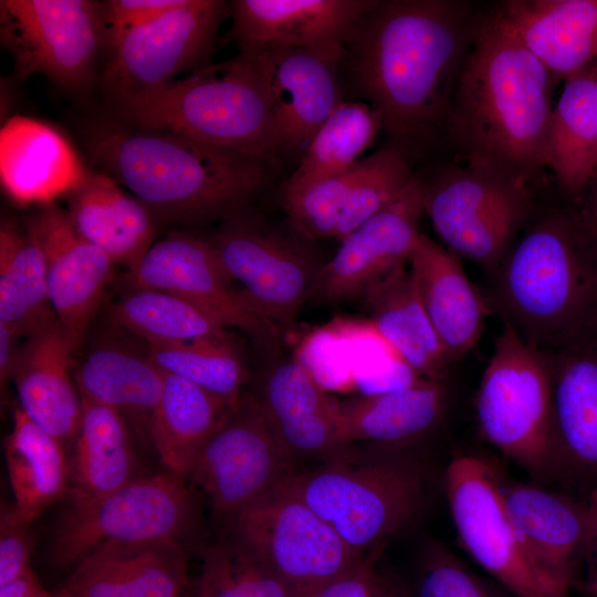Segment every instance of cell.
<instances>
[{"label":"cell","instance_id":"52","mask_svg":"<svg viewBox=\"0 0 597 597\" xmlns=\"http://www.w3.org/2000/svg\"><path fill=\"white\" fill-rule=\"evenodd\" d=\"M376 597H409L405 586L392 575L380 573Z\"/></svg>","mask_w":597,"mask_h":597},{"label":"cell","instance_id":"14","mask_svg":"<svg viewBox=\"0 0 597 597\" xmlns=\"http://www.w3.org/2000/svg\"><path fill=\"white\" fill-rule=\"evenodd\" d=\"M230 4L181 0L125 35L112 50L104 80L113 97L157 87L210 55Z\"/></svg>","mask_w":597,"mask_h":597},{"label":"cell","instance_id":"3","mask_svg":"<svg viewBox=\"0 0 597 597\" xmlns=\"http://www.w3.org/2000/svg\"><path fill=\"white\" fill-rule=\"evenodd\" d=\"M489 277V308L534 348L597 332V219L564 198L540 207Z\"/></svg>","mask_w":597,"mask_h":597},{"label":"cell","instance_id":"43","mask_svg":"<svg viewBox=\"0 0 597 597\" xmlns=\"http://www.w3.org/2000/svg\"><path fill=\"white\" fill-rule=\"evenodd\" d=\"M346 337L355 387L363 396L377 395L417 384V375L377 333L371 323L341 321Z\"/></svg>","mask_w":597,"mask_h":597},{"label":"cell","instance_id":"49","mask_svg":"<svg viewBox=\"0 0 597 597\" xmlns=\"http://www.w3.org/2000/svg\"><path fill=\"white\" fill-rule=\"evenodd\" d=\"M19 339L9 328L0 325V383L2 388L13 379L22 350Z\"/></svg>","mask_w":597,"mask_h":597},{"label":"cell","instance_id":"55","mask_svg":"<svg viewBox=\"0 0 597 597\" xmlns=\"http://www.w3.org/2000/svg\"><path fill=\"white\" fill-rule=\"evenodd\" d=\"M589 72L597 80V61L591 67H589Z\"/></svg>","mask_w":597,"mask_h":597},{"label":"cell","instance_id":"2","mask_svg":"<svg viewBox=\"0 0 597 597\" xmlns=\"http://www.w3.org/2000/svg\"><path fill=\"white\" fill-rule=\"evenodd\" d=\"M85 145L93 163L165 224L198 226L234 218L275 170L238 150L118 119L92 124Z\"/></svg>","mask_w":597,"mask_h":597},{"label":"cell","instance_id":"15","mask_svg":"<svg viewBox=\"0 0 597 597\" xmlns=\"http://www.w3.org/2000/svg\"><path fill=\"white\" fill-rule=\"evenodd\" d=\"M132 290H153L198 302L220 315L230 327L259 339H272L280 327L271 322L224 268L209 239L174 231L153 243L139 262L127 270Z\"/></svg>","mask_w":597,"mask_h":597},{"label":"cell","instance_id":"4","mask_svg":"<svg viewBox=\"0 0 597 597\" xmlns=\"http://www.w3.org/2000/svg\"><path fill=\"white\" fill-rule=\"evenodd\" d=\"M555 76L493 14L462 64L447 128L468 163L534 177L545 167Z\"/></svg>","mask_w":597,"mask_h":597},{"label":"cell","instance_id":"37","mask_svg":"<svg viewBox=\"0 0 597 597\" xmlns=\"http://www.w3.org/2000/svg\"><path fill=\"white\" fill-rule=\"evenodd\" d=\"M4 457L14 505L33 522L49 506L65 499L69 454L64 444L38 426L21 408L4 441Z\"/></svg>","mask_w":597,"mask_h":597},{"label":"cell","instance_id":"13","mask_svg":"<svg viewBox=\"0 0 597 597\" xmlns=\"http://www.w3.org/2000/svg\"><path fill=\"white\" fill-rule=\"evenodd\" d=\"M294 461L279 442L255 398L242 399L197 454L187 480L229 521L284 482Z\"/></svg>","mask_w":597,"mask_h":597},{"label":"cell","instance_id":"5","mask_svg":"<svg viewBox=\"0 0 597 597\" xmlns=\"http://www.w3.org/2000/svg\"><path fill=\"white\" fill-rule=\"evenodd\" d=\"M118 121L167 130L264 160L282 161L279 128L253 55L196 70L167 84L113 97Z\"/></svg>","mask_w":597,"mask_h":597},{"label":"cell","instance_id":"36","mask_svg":"<svg viewBox=\"0 0 597 597\" xmlns=\"http://www.w3.org/2000/svg\"><path fill=\"white\" fill-rule=\"evenodd\" d=\"M57 322L51 306L43 251L23 223L0 226V325L28 338Z\"/></svg>","mask_w":597,"mask_h":597},{"label":"cell","instance_id":"32","mask_svg":"<svg viewBox=\"0 0 597 597\" xmlns=\"http://www.w3.org/2000/svg\"><path fill=\"white\" fill-rule=\"evenodd\" d=\"M545 167L562 197L582 206L597 170V80L589 67L566 78L553 108Z\"/></svg>","mask_w":597,"mask_h":597},{"label":"cell","instance_id":"18","mask_svg":"<svg viewBox=\"0 0 597 597\" xmlns=\"http://www.w3.org/2000/svg\"><path fill=\"white\" fill-rule=\"evenodd\" d=\"M23 223L43 251L51 306L75 352L101 306L116 264L76 231L66 209L44 206Z\"/></svg>","mask_w":597,"mask_h":597},{"label":"cell","instance_id":"8","mask_svg":"<svg viewBox=\"0 0 597 597\" xmlns=\"http://www.w3.org/2000/svg\"><path fill=\"white\" fill-rule=\"evenodd\" d=\"M481 437L531 475L557 473L549 357L509 325L494 341L475 395Z\"/></svg>","mask_w":597,"mask_h":597},{"label":"cell","instance_id":"35","mask_svg":"<svg viewBox=\"0 0 597 597\" xmlns=\"http://www.w3.org/2000/svg\"><path fill=\"white\" fill-rule=\"evenodd\" d=\"M444 402L441 381L417 384L339 404L342 446L356 441L379 447L405 446L429 431Z\"/></svg>","mask_w":597,"mask_h":597},{"label":"cell","instance_id":"34","mask_svg":"<svg viewBox=\"0 0 597 597\" xmlns=\"http://www.w3.org/2000/svg\"><path fill=\"white\" fill-rule=\"evenodd\" d=\"M371 325L401 359L420 377L442 381L450 364L423 308L409 264L364 295Z\"/></svg>","mask_w":597,"mask_h":597},{"label":"cell","instance_id":"29","mask_svg":"<svg viewBox=\"0 0 597 597\" xmlns=\"http://www.w3.org/2000/svg\"><path fill=\"white\" fill-rule=\"evenodd\" d=\"M66 211L84 239L127 270L154 243L156 220L150 210L103 170H87L67 196Z\"/></svg>","mask_w":597,"mask_h":597},{"label":"cell","instance_id":"26","mask_svg":"<svg viewBox=\"0 0 597 597\" xmlns=\"http://www.w3.org/2000/svg\"><path fill=\"white\" fill-rule=\"evenodd\" d=\"M493 15L556 80L597 57V0H510Z\"/></svg>","mask_w":597,"mask_h":597},{"label":"cell","instance_id":"41","mask_svg":"<svg viewBox=\"0 0 597 597\" xmlns=\"http://www.w3.org/2000/svg\"><path fill=\"white\" fill-rule=\"evenodd\" d=\"M415 177L410 160L390 144L360 159L339 212L334 239L343 240L389 205Z\"/></svg>","mask_w":597,"mask_h":597},{"label":"cell","instance_id":"31","mask_svg":"<svg viewBox=\"0 0 597 597\" xmlns=\"http://www.w3.org/2000/svg\"><path fill=\"white\" fill-rule=\"evenodd\" d=\"M81 397L118 413L135 439L150 443V423L160 400L165 373L146 355L104 345L90 352L74 375Z\"/></svg>","mask_w":597,"mask_h":597},{"label":"cell","instance_id":"28","mask_svg":"<svg viewBox=\"0 0 597 597\" xmlns=\"http://www.w3.org/2000/svg\"><path fill=\"white\" fill-rule=\"evenodd\" d=\"M73 354L63 328L55 322L22 344L12 379L19 408L67 451L82 417L81 395L71 375Z\"/></svg>","mask_w":597,"mask_h":597},{"label":"cell","instance_id":"30","mask_svg":"<svg viewBox=\"0 0 597 597\" xmlns=\"http://www.w3.org/2000/svg\"><path fill=\"white\" fill-rule=\"evenodd\" d=\"M82 399V417L69 451V509L92 505L142 474L135 437L125 420L109 408Z\"/></svg>","mask_w":597,"mask_h":597},{"label":"cell","instance_id":"16","mask_svg":"<svg viewBox=\"0 0 597 597\" xmlns=\"http://www.w3.org/2000/svg\"><path fill=\"white\" fill-rule=\"evenodd\" d=\"M241 217L227 220L209 240L262 313L279 327L289 326L312 296L321 266L292 241Z\"/></svg>","mask_w":597,"mask_h":597},{"label":"cell","instance_id":"47","mask_svg":"<svg viewBox=\"0 0 597 597\" xmlns=\"http://www.w3.org/2000/svg\"><path fill=\"white\" fill-rule=\"evenodd\" d=\"M181 0H111L102 6L104 40L114 50L133 30L175 8Z\"/></svg>","mask_w":597,"mask_h":597},{"label":"cell","instance_id":"48","mask_svg":"<svg viewBox=\"0 0 597 597\" xmlns=\"http://www.w3.org/2000/svg\"><path fill=\"white\" fill-rule=\"evenodd\" d=\"M385 547L371 551L354 567L305 597H376L380 574L377 563Z\"/></svg>","mask_w":597,"mask_h":597},{"label":"cell","instance_id":"39","mask_svg":"<svg viewBox=\"0 0 597 597\" xmlns=\"http://www.w3.org/2000/svg\"><path fill=\"white\" fill-rule=\"evenodd\" d=\"M109 316L146 344H176L231 328L222 315L198 302L153 290H132L109 307Z\"/></svg>","mask_w":597,"mask_h":597},{"label":"cell","instance_id":"17","mask_svg":"<svg viewBox=\"0 0 597 597\" xmlns=\"http://www.w3.org/2000/svg\"><path fill=\"white\" fill-rule=\"evenodd\" d=\"M423 214L422 182L415 177L395 200L339 241L335 255L321 266L311 297L332 303L364 296L408 265Z\"/></svg>","mask_w":597,"mask_h":597},{"label":"cell","instance_id":"25","mask_svg":"<svg viewBox=\"0 0 597 597\" xmlns=\"http://www.w3.org/2000/svg\"><path fill=\"white\" fill-rule=\"evenodd\" d=\"M419 297L449 362L478 343L486 300L468 279L459 256L423 233L409 259Z\"/></svg>","mask_w":597,"mask_h":597},{"label":"cell","instance_id":"40","mask_svg":"<svg viewBox=\"0 0 597 597\" xmlns=\"http://www.w3.org/2000/svg\"><path fill=\"white\" fill-rule=\"evenodd\" d=\"M147 352L164 373L231 402L242 401L247 368L241 347L229 329L176 344H147Z\"/></svg>","mask_w":597,"mask_h":597},{"label":"cell","instance_id":"20","mask_svg":"<svg viewBox=\"0 0 597 597\" xmlns=\"http://www.w3.org/2000/svg\"><path fill=\"white\" fill-rule=\"evenodd\" d=\"M501 492L528 558L547 582L568 591L586 561L591 525L588 501H576L534 484L502 480Z\"/></svg>","mask_w":597,"mask_h":597},{"label":"cell","instance_id":"19","mask_svg":"<svg viewBox=\"0 0 597 597\" xmlns=\"http://www.w3.org/2000/svg\"><path fill=\"white\" fill-rule=\"evenodd\" d=\"M345 45L279 49L253 55L276 121L281 156L301 158L342 100Z\"/></svg>","mask_w":597,"mask_h":597},{"label":"cell","instance_id":"56","mask_svg":"<svg viewBox=\"0 0 597 597\" xmlns=\"http://www.w3.org/2000/svg\"><path fill=\"white\" fill-rule=\"evenodd\" d=\"M558 597H567V595L565 594L564 596H558Z\"/></svg>","mask_w":597,"mask_h":597},{"label":"cell","instance_id":"10","mask_svg":"<svg viewBox=\"0 0 597 597\" xmlns=\"http://www.w3.org/2000/svg\"><path fill=\"white\" fill-rule=\"evenodd\" d=\"M186 481L166 470L142 474L92 505L67 507L52 541L51 565L72 568L108 542H182L198 519L197 499Z\"/></svg>","mask_w":597,"mask_h":597},{"label":"cell","instance_id":"44","mask_svg":"<svg viewBox=\"0 0 597 597\" xmlns=\"http://www.w3.org/2000/svg\"><path fill=\"white\" fill-rule=\"evenodd\" d=\"M296 360L327 391L355 387L348 344L338 323L305 336L297 349Z\"/></svg>","mask_w":597,"mask_h":597},{"label":"cell","instance_id":"24","mask_svg":"<svg viewBox=\"0 0 597 597\" xmlns=\"http://www.w3.org/2000/svg\"><path fill=\"white\" fill-rule=\"evenodd\" d=\"M87 170L70 142L49 124L23 115L8 118L0 129V180L20 206L52 205L67 197Z\"/></svg>","mask_w":597,"mask_h":597},{"label":"cell","instance_id":"9","mask_svg":"<svg viewBox=\"0 0 597 597\" xmlns=\"http://www.w3.org/2000/svg\"><path fill=\"white\" fill-rule=\"evenodd\" d=\"M286 480L228 521L229 538L305 597L364 556L350 549Z\"/></svg>","mask_w":597,"mask_h":597},{"label":"cell","instance_id":"23","mask_svg":"<svg viewBox=\"0 0 597 597\" xmlns=\"http://www.w3.org/2000/svg\"><path fill=\"white\" fill-rule=\"evenodd\" d=\"M546 354L557 472L597 478V332Z\"/></svg>","mask_w":597,"mask_h":597},{"label":"cell","instance_id":"33","mask_svg":"<svg viewBox=\"0 0 597 597\" xmlns=\"http://www.w3.org/2000/svg\"><path fill=\"white\" fill-rule=\"evenodd\" d=\"M240 404L165 373L150 423V444L165 470L187 479L200 449Z\"/></svg>","mask_w":597,"mask_h":597},{"label":"cell","instance_id":"11","mask_svg":"<svg viewBox=\"0 0 597 597\" xmlns=\"http://www.w3.org/2000/svg\"><path fill=\"white\" fill-rule=\"evenodd\" d=\"M0 39L17 74H42L67 88L93 80L104 40L102 6L90 0H1Z\"/></svg>","mask_w":597,"mask_h":597},{"label":"cell","instance_id":"42","mask_svg":"<svg viewBox=\"0 0 597 597\" xmlns=\"http://www.w3.org/2000/svg\"><path fill=\"white\" fill-rule=\"evenodd\" d=\"M196 597H301L230 538L206 547Z\"/></svg>","mask_w":597,"mask_h":597},{"label":"cell","instance_id":"1","mask_svg":"<svg viewBox=\"0 0 597 597\" xmlns=\"http://www.w3.org/2000/svg\"><path fill=\"white\" fill-rule=\"evenodd\" d=\"M480 23L462 1L374 0L348 36L341 71L409 160L447 127Z\"/></svg>","mask_w":597,"mask_h":597},{"label":"cell","instance_id":"38","mask_svg":"<svg viewBox=\"0 0 597 597\" xmlns=\"http://www.w3.org/2000/svg\"><path fill=\"white\" fill-rule=\"evenodd\" d=\"M380 129V117L368 103L342 101L306 145L282 186V197L350 169Z\"/></svg>","mask_w":597,"mask_h":597},{"label":"cell","instance_id":"50","mask_svg":"<svg viewBox=\"0 0 597 597\" xmlns=\"http://www.w3.org/2000/svg\"><path fill=\"white\" fill-rule=\"evenodd\" d=\"M590 509V536L585 565L587 568L585 587L594 596L597 597V489L593 490L588 498Z\"/></svg>","mask_w":597,"mask_h":597},{"label":"cell","instance_id":"21","mask_svg":"<svg viewBox=\"0 0 597 597\" xmlns=\"http://www.w3.org/2000/svg\"><path fill=\"white\" fill-rule=\"evenodd\" d=\"M188 555L180 541L108 542L81 558L54 597H187Z\"/></svg>","mask_w":597,"mask_h":597},{"label":"cell","instance_id":"27","mask_svg":"<svg viewBox=\"0 0 597 597\" xmlns=\"http://www.w3.org/2000/svg\"><path fill=\"white\" fill-rule=\"evenodd\" d=\"M259 402L281 446L293 459L324 457L343 447L337 402L296 360L266 376Z\"/></svg>","mask_w":597,"mask_h":597},{"label":"cell","instance_id":"51","mask_svg":"<svg viewBox=\"0 0 597 597\" xmlns=\"http://www.w3.org/2000/svg\"><path fill=\"white\" fill-rule=\"evenodd\" d=\"M43 586L30 568L21 576L0 585V597H30Z\"/></svg>","mask_w":597,"mask_h":597},{"label":"cell","instance_id":"54","mask_svg":"<svg viewBox=\"0 0 597 597\" xmlns=\"http://www.w3.org/2000/svg\"><path fill=\"white\" fill-rule=\"evenodd\" d=\"M30 597H54V595H53V593H50V591L45 590L44 588H41L39 591H36L35 594H33Z\"/></svg>","mask_w":597,"mask_h":597},{"label":"cell","instance_id":"53","mask_svg":"<svg viewBox=\"0 0 597 597\" xmlns=\"http://www.w3.org/2000/svg\"><path fill=\"white\" fill-rule=\"evenodd\" d=\"M583 208L597 219V170L582 202Z\"/></svg>","mask_w":597,"mask_h":597},{"label":"cell","instance_id":"7","mask_svg":"<svg viewBox=\"0 0 597 597\" xmlns=\"http://www.w3.org/2000/svg\"><path fill=\"white\" fill-rule=\"evenodd\" d=\"M422 182L423 207L444 247L489 276L541 207L533 176L468 163Z\"/></svg>","mask_w":597,"mask_h":597},{"label":"cell","instance_id":"22","mask_svg":"<svg viewBox=\"0 0 597 597\" xmlns=\"http://www.w3.org/2000/svg\"><path fill=\"white\" fill-rule=\"evenodd\" d=\"M374 0H235L229 32L240 53L345 45Z\"/></svg>","mask_w":597,"mask_h":597},{"label":"cell","instance_id":"46","mask_svg":"<svg viewBox=\"0 0 597 597\" xmlns=\"http://www.w3.org/2000/svg\"><path fill=\"white\" fill-rule=\"evenodd\" d=\"M31 521L17 506L2 505L0 513V585L30 569Z\"/></svg>","mask_w":597,"mask_h":597},{"label":"cell","instance_id":"6","mask_svg":"<svg viewBox=\"0 0 597 597\" xmlns=\"http://www.w3.org/2000/svg\"><path fill=\"white\" fill-rule=\"evenodd\" d=\"M321 459L287 484L357 555L386 546L420 512L425 475L415 460L350 444Z\"/></svg>","mask_w":597,"mask_h":597},{"label":"cell","instance_id":"45","mask_svg":"<svg viewBox=\"0 0 597 597\" xmlns=\"http://www.w3.org/2000/svg\"><path fill=\"white\" fill-rule=\"evenodd\" d=\"M417 597H500L493 588L439 544L423 554L416 584Z\"/></svg>","mask_w":597,"mask_h":597},{"label":"cell","instance_id":"12","mask_svg":"<svg viewBox=\"0 0 597 597\" xmlns=\"http://www.w3.org/2000/svg\"><path fill=\"white\" fill-rule=\"evenodd\" d=\"M446 494L464 551L516 597H558L526 555L506 513L501 479L476 455H460L447 467Z\"/></svg>","mask_w":597,"mask_h":597}]
</instances>
